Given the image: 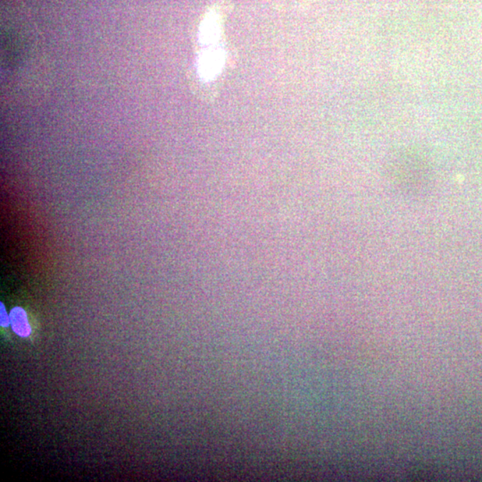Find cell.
I'll return each instance as SVG.
<instances>
[{
  "label": "cell",
  "instance_id": "2",
  "mask_svg": "<svg viewBox=\"0 0 482 482\" xmlns=\"http://www.w3.org/2000/svg\"><path fill=\"white\" fill-rule=\"evenodd\" d=\"M198 40L201 47L223 41L221 16L215 10H210L205 14L198 29Z\"/></svg>",
  "mask_w": 482,
  "mask_h": 482
},
{
  "label": "cell",
  "instance_id": "1",
  "mask_svg": "<svg viewBox=\"0 0 482 482\" xmlns=\"http://www.w3.org/2000/svg\"><path fill=\"white\" fill-rule=\"evenodd\" d=\"M226 42L201 47L197 61V74L202 83L216 84L219 88L221 76L225 73L228 53Z\"/></svg>",
  "mask_w": 482,
  "mask_h": 482
},
{
  "label": "cell",
  "instance_id": "4",
  "mask_svg": "<svg viewBox=\"0 0 482 482\" xmlns=\"http://www.w3.org/2000/svg\"><path fill=\"white\" fill-rule=\"evenodd\" d=\"M0 324L2 327H9L10 324V315L6 313L4 304H0Z\"/></svg>",
  "mask_w": 482,
  "mask_h": 482
},
{
  "label": "cell",
  "instance_id": "3",
  "mask_svg": "<svg viewBox=\"0 0 482 482\" xmlns=\"http://www.w3.org/2000/svg\"><path fill=\"white\" fill-rule=\"evenodd\" d=\"M9 315L10 324H11V327L16 334L22 337V338L29 337L31 333V328L26 311L22 307H17L13 308Z\"/></svg>",
  "mask_w": 482,
  "mask_h": 482
}]
</instances>
